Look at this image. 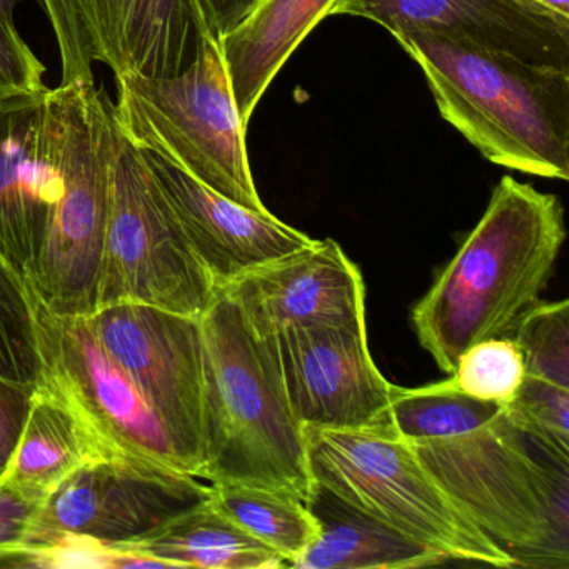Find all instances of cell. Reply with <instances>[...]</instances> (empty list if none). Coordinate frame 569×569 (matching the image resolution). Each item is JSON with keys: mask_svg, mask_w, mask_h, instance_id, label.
Masks as SVG:
<instances>
[{"mask_svg": "<svg viewBox=\"0 0 569 569\" xmlns=\"http://www.w3.org/2000/svg\"><path fill=\"white\" fill-rule=\"evenodd\" d=\"M501 411L498 402L481 401L462 392L449 376L446 381L422 388L392 386L389 422L405 441L416 442L475 431Z\"/></svg>", "mask_w": 569, "mask_h": 569, "instance_id": "obj_23", "label": "cell"}, {"mask_svg": "<svg viewBox=\"0 0 569 569\" xmlns=\"http://www.w3.org/2000/svg\"><path fill=\"white\" fill-rule=\"evenodd\" d=\"M525 375L569 389V301H539L515 329Z\"/></svg>", "mask_w": 569, "mask_h": 569, "instance_id": "obj_24", "label": "cell"}, {"mask_svg": "<svg viewBox=\"0 0 569 569\" xmlns=\"http://www.w3.org/2000/svg\"><path fill=\"white\" fill-rule=\"evenodd\" d=\"M36 386L0 375V476L4 475L21 441Z\"/></svg>", "mask_w": 569, "mask_h": 569, "instance_id": "obj_30", "label": "cell"}, {"mask_svg": "<svg viewBox=\"0 0 569 569\" xmlns=\"http://www.w3.org/2000/svg\"><path fill=\"white\" fill-rule=\"evenodd\" d=\"M212 505L252 538L282 556L291 568L318 539L321 526L308 502L289 492L209 482Z\"/></svg>", "mask_w": 569, "mask_h": 569, "instance_id": "obj_22", "label": "cell"}, {"mask_svg": "<svg viewBox=\"0 0 569 569\" xmlns=\"http://www.w3.org/2000/svg\"><path fill=\"white\" fill-rule=\"evenodd\" d=\"M329 16H351L392 36L432 31L532 64L569 69V18L531 0H336Z\"/></svg>", "mask_w": 569, "mask_h": 569, "instance_id": "obj_13", "label": "cell"}, {"mask_svg": "<svg viewBox=\"0 0 569 569\" xmlns=\"http://www.w3.org/2000/svg\"><path fill=\"white\" fill-rule=\"evenodd\" d=\"M316 485L449 561H516L442 491L389 419L358 429H305Z\"/></svg>", "mask_w": 569, "mask_h": 569, "instance_id": "obj_7", "label": "cell"}, {"mask_svg": "<svg viewBox=\"0 0 569 569\" xmlns=\"http://www.w3.org/2000/svg\"><path fill=\"white\" fill-rule=\"evenodd\" d=\"M112 548L128 549L159 568L279 569L286 561L219 511L198 502L154 531Z\"/></svg>", "mask_w": 569, "mask_h": 569, "instance_id": "obj_21", "label": "cell"}, {"mask_svg": "<svg viewBox=\"0 0 569 569\" xmlns=\"http://www.w3.org/2000/svg\"><path fill=\"white\" fill-rule=\"evenodd\" d=\"M321 531L315 545L292 562L295 569H406L445 565L449 559L316 485L308 501Z\"/></svg>", "mask_w": 569, "mask_h": 569, "instance_id": "obj_20", "label": "cell"}, {"mask_svg": "<svg viewBox=\"0 0 569 569\" xmlns=\"http://www.w3.org/2000/svg\"><path fill=\"white\" fill-rule=\"evenodd\" d=\"M96 62L114 76H174L194 56V0H79Z\"/></svg>", "mask_w": 569, "mask_h": 569, "instance_id": "obj_17", "label": "cell"}, {"mask_svg": "<svg viewBox=\"0 0 569 569\" xmlns=\"http://www.w3.org/2000/svg\"><path fill=\"white\" fill-rule=\"evenodd\" d=\"M204 351V465L209 482L289 492L315 489L308 438L282 379L274 335H259L218 289L199 318Z\"/></svg>", "mask_w": 569, "mask_h": 569, "instance_id": "obj_2", "label": "cell"}, {"mask_svg": "<svg viewBox=\"0 0 569 569\" xmlns=\"http://www.w3.org/2000/svg\"><path fill=\"white\" fill-rule=\"evenodd\" d=\"M44 74L46 66L0 11V101L48 91Z\"/></svg>", "mask_w": 569, "mask_h": 569, "instance_id": "obj_29", "label": "cell"}, {"mask_svg": "<svg viewBox=\"0 0 569 569\" xmlns=\"http://www.w3.org/2000/svg\"><path fill=\"white\" fill-rule=\"evenodd\" d=\"M44 8L59 46L62 84L72 81H94L91 38L82 19L79 0H39Z\"/></svg>", "mask_w": 569, "mask_h": 569, "instance_id": "obj_28", "label": "cell"}, {"mask_svg": "<svg viewBox=\"0 0 569 569\" xmlns=\"http://www.w3.org/2000/svg\"><path fill=\"white\" fill-rule=\"evenodd\" d=\"M32 306L41 358L38 382L78 412L106 456L188 472L168 429L104 348L89 316L56 315L36 301Z\"/></svg>", "mask_w": 569, "mask_h": 569, "instance_id": "obj_9", "label": "cell"}, {"mask_svg": "<svg viewBox=\"0 0 569 569\" xmlns=\"http://www.w3.org/2000/svg\"><path fill=\"white\" fill-rule=\"evenodd\" d=\"M449 376L471 398L506 406L521 388L525 362L512 338L485 339L459 356Z\"/></svg>", "mask_w": 569, "mask_h": 569, "instance_id": "obj_27", "label": "cell"}, {"mask_svg": "<svg viewBox=\"0 0 569 569\" xmlns=\"http://www.w3.org/2000/svg\"><path fill=\"white\" fill-rule=\"evenodd\" d=\"M38 508L34 502L0 485V561L21 548Z\"/></svg>", "mask_w": 569, "mask_h": 569, "instance_id": "obj_31", "label": "cell"}, {"mask_svg": "<svg viewBox=\"0 0 569 569\" xmlns=\"http://www.w3.org/2000/svg\"><path fill=\"white\" fill-rule=\"evenodd\" d=\"M92 329L171 436L189 475L204 465V351L201 321L139 302L106 306Z\"/></svg>", "mask_w": 569, "mask_h": 569, "instance_id": "obj_10", "label": "cell"}, {"mask_svg": "<svg viewBox=\"0 0 569 569\" xmlns=\"http://www.w3.org/2000/svg\"><path fill=\"white\" fill-rule=\"evenodd\" d=\"M274 336L289 405L305 429H358L389 419L395 385L375 365L366 316Z\"/></svg>", "mask_w": 569, "mask_h": 569, "instance_id": "obj_12", "label": "cell"}, {"mask_svg": "<svg viewBox=\"0 0 569 569\" xmlns=\"http://www.w3.org/2000/svg\"><path fill=\"white\" fill-rule=\"evenodd\" d=\"M259 335L339 325L366 316L361 271L332 239L246 272L224 286Z\"/></svg>", "mask_w": 569, "mask_h": 569, "instance_id": "obj_15", "label": "cell"}, {"mask_svg": "<svg viewBox=\"0 0 569 569\" xmlns=\"http://www.w3.org/2000/svg\"><path fill=\"white\" fill-rule=\"evenodd\" d=\"M116 124L138 146L256 212H269L249 164L246 129L219 38L199 36L194 56L174 76H116Z\"/></svg>", "mask_w": 569, "mask_h": 569, "instance_id": "obj_6", "label": "cell"}, {"mask_svg": "<svg viewBox=\"0 0 569 569\" xmlns=\"http://www.w3.org/2000/svg\"><path fill=\"white\" fill-rule=\"evenodd\" d=\"M392 38L421 68L441 118L486 161L568 181L569 69L532 64L439 32Z\"/></svg>", "mask_w": 569, "mask_h": 569, "instance_id": "obj_3", "label": "cell"}, {"mask_svg": "<svg viewBox=\"0 0 569 569\" xmlns=\"http://www.w3.org/2000/svg\"><path fill=\"white\" fill-rule=\"evenodd\" d=\"M48 114L59 191L26 288L56 315L91 316L111 211L114 112L94 81H72L49 89Z\"/></svg>", "mask_w": 569, "mask_h": 569, "instance_id": "obj_5", "label": "cell"}, {"mask_svg": "<svg viewBox=\"0 0 569 569\" xmlns=\"http://www.w3.org/2000/svg\"><path fill=\"white\" fill-rule=\"evenodd\" d=\"M48 91L0 101V264L24 286L41 256L59 191Z\"/></svg>", "mask_w": 569, "mask_h": 569, "instance_id": "obj_16", "label": "cell"}, {"mask_svg": "<svg viewBox=\"0 0 569 569\" xmlns=\"http://www.w3.org/2000/svg\"><path fill=\"white\" fill-rule=\"evenodd\" d=\"M566 239L558 196L505 176L455 258L411 312L419 345L445 375L476 342L512 338L539 302Z\"/></svg>", "mask_w": 569, "mask_h": 569, "instance_id": "obj_1", "label": "cell"}, {"mask_svg": "<svg viewBox=\"0 0 569 569\" xmlns=\"http://www.w3.org/2000/svg\"><path fill=\"white\" fill-rule=\"evenodd\" d=\"M209 495V485L188 472L136 459H92L39 505L18 551L39 548L61 536L124 545Z\"/></svg>", "mask_w": 569, "mask_h": 569, "instance_id": "obj_11", "label": "cell"}, {"mask_svg": "<svg viewBox=\"0 0 569 569\" xmlns=\"http://www.w3.org/2000/svg\"><path fill=\"white\" fill-rule=\"evenodd\" d=\"M335 4L336 0H256L251 11L219 38L246 126L276 76Z\"/></svg>", "mask_w": 569, "mask_h": 569, "instance_id": "obj_18", "label": "cell"}, {"mask_svg": "<svg viewBox=\"0 0 569 569\" xmlns=\"http://www.w3.org/2000/svg\"><path fill=\"white\" fill-rule=\"evenodd\" d=\"M18 2L19 0H0V11H2V14H4L9 21L14 22V9Z\"/></svg>", "mask_w": 569, "mask_h": 569, "instance_id": "obj_34", "label": "cell"}, {"mask_svg": "<svg viewBox=\"0 0 569 569\" xmlns=\"http://www.w3.org/2000/svg\"><path fill=\"white\" fill-rule=\"evenodd\" d=\"M101 458L108 456L78 412L38 382L24 432L0 485L39 506L72 472Z\"/></svg>", "mask_w": 569, "mask_h": 569, "instance_id": "obj_19", "label": "cell"}, {"mask_svg": "<svg viewBox=\"0 0 569 569\" xmlns=\"http://www.w3.org/2000/svg\"><path fill=\"white\" fill-rule=\"evenodd\" d=\"M531 2H536V4L556 12V14L568 16L569 18V0H531Z\"/></svg>", "mask_w": 569, "mask_h": 569, "instance_id": "obj_33", "label": "cell"}, {"mask_svg": "<svg viewBox=\"0 0 569 569\" xmlns=\"http://www.w3.org/2000/svg\"><path fill=\"white\" fill-rule=\"evenodd\" d=\"M216 292L211 272L149 174L141 151L116 124L98 309L139 302L199 319Z\"/></svg>", "mask_w": 569, "mask_h": 569, "instance_id": "obj_8", "label": "cell"}, {"mask_svg": "<svg viewBox=\"0 0 569 569\" xmlns=\"http://www.w3.org/2000/svg\"><path fill=\"white\" fill-rule=\"evenodd\" d=\"M409 445L516 566L569 568V461L532 442L505 411L475 431Z\"/></svg>", "mask_w": 569, "mask_h": 569, "instance_id": "obj_4", "label": "cell"}, {"mask_svg": "<svg viewBox=\"0 0 569 569\" xmlns=\"http://www.w3.org/2000/svg\"><path fill=\"white\" fill-rule=\"evenodd\" d=\"M138 149L218 289L315 242L271 212L251 211L212 191L164 156Z\"/></svg>", "mask_w": 569, "mask_h": 569, "instance_id": "obj_14", "label": "cell"}, {"mask_svg": "<svg viewBox=\"0 0 569 569\" xmlns=\"http://www.w3.org/2000/svg\"><path fill=\"white\" fill-rule=\"evenodd\" d=\"M509 421L555 458L569 461V389L525 375L511 402L502 406Z\"/></svg>", "mask_w": 569, "mask_h": 569, "instance_id": "obj_26", "label": "cell"}, {"mask_svg": "<svg viewBox=\"0 0 569 569\" xmlns=\"http://www.w3.org/2000/svg\"><path fill=\"white\" fill-rule=\"evenodd\" d=\"M254 4L256 0H194L201 28L199 36L212 34L221 38L232 26L238 24Z\"/></svg>", "mask_w": 569, "mask_h": 569, "instance_id": "obj_32", "label": "cell"}, {"mask_svg": "<svg viewBox=\"0 0 569 569\" xmlns=\"http://www.w3.org/2000/svg\"><path fill=\"white\" fill-rule=\"evenodd\" d=\"M0 375L38 385L41 376L34 306L26 286L0 264Z\"/></svg>", "mask_w": 569, "mask_h": 569, "instance_id": "obj_25", "label": "cell"}]
</instances>
